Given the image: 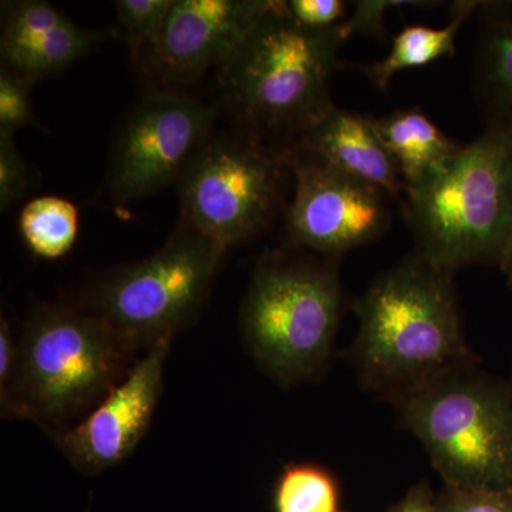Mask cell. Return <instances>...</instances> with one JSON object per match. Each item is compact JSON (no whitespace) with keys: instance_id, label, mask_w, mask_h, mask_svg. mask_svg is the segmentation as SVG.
I'll return each mask as SVG.
<instances>
[{"instance_id":"cell-1","label":"cell","mask_w":512,"mask_h":512,"mask_svg":"<svg viewBox=\"0 0 512 512\" xmlns=\"http://www.w3.org/2000/svg\"><path fill=\"white\" fill-rule=\"evenodd\" d=\"M453 276L413 252L357 299L350 360L370 392L394 404L473 367Z\"/></svg>"},{"instance_id":"cell-2","label":"cell","mask_w":512,"mask_h":512,"mask_svg":"<svg viewBox=\"0 0 512 512\" xmlns=\"http://www.w3.org/2000/svg\"><path fill=\"white\" fill-rule=\"evenodd\" d=\"M345 20L328 29L303 28L286 13L285 2H272L217 70L222 99L242 133L266 146L284 140L285 148L335 106L330 83L350 37Z\"/></svg>"},{"instance_id":"cell-3","label":"cell","mask_w":512,"mask_h":512,"mask_svg":"<svg viewBox=\"0 0 512 512\" xmlns=\"http://www.w3.org/2000/svg\"><path fill=\"white\" fill-rule=\"evenodd\" d=\"M400 202L427 264L450 275L500 266L512 232V136L485 127Z\"/></svg>"},{"instance_id":"cell-4","label":"cell","mask_w":512,"mask_h":512,"mask_svg":"<svg viewBox=\"0 0 512 512\" xmlns=\"http://www.w3.org/2000/svg\"><path fill=\"white\" fill-rule=\"evenodd\" d=\"M138 352L103 320L73 306L43 305L23 326L2 414L73 426L126 377Z\"/></svg>"},{"instance_id":"cell-5","label":"cell","mask_w":512,"mask_h":512,"mask_svg":"<svg viewBox=\"0 0 512 512\" xmlns=\"http://www.w3.org/2000/svg\"><path fill=\"white\" fill-rule=\"evenodd\" d=\"M296 251L262 256L241 309L249 352L284 387L325 369L342 315L338 259Z\"/></svg>"},{"instance_id":"cell-6","label":"cell","mask_w":512,"mask_h":512,"mask_svg":"<svg viewBox=\"0 0 512 512\" xmlns=\"http://www.w3.org/2000/svg\"><path fill=\"white\" fill-rule=\"evenodd\" d=\"M394 406L444 484L512 495V386L467 367Z\"/></svg>"},{"instance_id":"cell-7","label":"cell","mask_w":512,"mask_h":512,"mask_svg":"<svg viewBox=\"0 0 512 512\" xmlns=\"http://www.w3.org/2000/svg\"><path fill=\"white\" fill-rule=\"evenodd\" d=\"M227 249L180 222L156 254L103 276L82 308L136 352L173 340L197 318Z\"/></svg>"},{"instance_id":"cell-8","label":"cell","mask_w":512,"mask_h":512,"mask_svg":"<svg viewBox=\"0 0 512 512\" xmlns=\"http://www.w3.org/2000/svg\"><path fill=\"white\" fill-rule=\"evenodd\" d=\"M281 151L241 133L211 137L178 181L181 222L228 249L274 222L284 202Z\"/></svg>"},{"instance_id":"cell-9","label":"cell","mask_w":512,"mask_h":512,"mask_svg":"<svg viewBox=\"0 0 512 512\" xmlns=\"http://www.w3.org/2000/svg\"><path fill=\"white\" fill-rule=\"evenodd\" d=\"M295 190L286 214L292 248L328 258L365 247L389 228L387 197L299 146L281 150Z\"/></svg>"},{"instance_id":"cell-10","label":"cell","mask_w":512,"mask_h":512,"mask_svg":"<svg viewBox=\"0 0 512 512\" xmlns=\"http://www.w3.org/2000/svg\"><path fill=\"white\" fill-rule=\"evenodd\" d=\"M217 116L214 107L177 92L153 93L138 101L121 123L111 151V200H138L178 183L210 140Z\"/></svg>"},{"instance_id":"cell-11","label":"cell","mask_w":512,"mask_h":512,"mask_svg":"<svg viewBox=\"0 0 512 512\" xmlns=\"http://www.w3.org/2000/svg\"><path fill=\"white\" fill-rule=\"evenodd\" d=\"M171 340L138 357L126 377L83 419L56 431L64 457L84 474H99L126 460L143 440L164 389Z\"/></svg>"},{"instance_id":"cell-12","label":"cell","mask_w":512,"mask_h":512,"mask_svg":"<svg viewBox=\"0 0 512 512\" xmlns=\"http://www.w3.org/2000/svg\"><path fill=\"white\" fill-rule=\"evenodd\" d=\"M274 0H173L160 40L143 66L173 86L220 69L271 9Z\"/></svg>"},{"instance_id":"cell-13","label":"cell","mask_w":512,"mask_h":512,"mask_svg":"<svg viewBox=\"0 0 512 512\" xmlns=\"http://www.w3.org/2000/svg\"><path fill=\"white\" fill-rule=\"evenodd\" d=\"M114 30H92L76 25L60 10L43 0H20L3 8V66L37 80L63 72Z\"/></svg>"},{"instance_id":"cell-14","label":"cell","mask_w":512,"mask_h":512,"mask_svg":"<svg viewBox=\"0 0 512 512\" xmlns=\"http://www.w3.org/2000/svg\"><path fill=\"white\" fill-rule=\"evenodd\" d=\"M291 146L312 151L387 197L403 200L406 185L402 174L370 117L333 106Z\"/></svg>"},{"instance_id":"cell-15","label":"cell","mask_w":512,"mask_h":512,"mask_svg":"<svg viewBox=\"0 0 512 512\" xmlns=\"http://www.w3.org/2000/svg\"><path fill=\"white\" fill-rule=\"evenodd\" d=\"M477 18L474 94L487 127L512 136V2H481Z\"/></svg>"},{"instance_id":"cell-16","label":"cell","mask_w":512,"mask_h":512,"mask_svg":"<svg viewBox=\"0 0 512 512\" xmlns=\"http://www.w3.org/2000/svg\"><path fill=\"white\" fill-rule=\"evenodd\" d=\"M373 120L380 140L399 167L406 191L423 183L461 147L417 107Z\"/></svg>"},{"instance_id":"cell-17","label":"cell","mask_w":512,"mask_h":512,"mask_svg":"<svg viewBox=\"0 0 512 512\" xmlns=\"http://www.w3.org/2000/svg\"><path fill=\"white\" fill-rule=\"evenodd\" d=\"M481 2H454L451 6L450 22L443 28L431 26H406L393 37L392 47L382 60L359 67L370 83L384 92L397 73L416 69L453 56L460 29L480 8Z\"/></svg>"},{"instance_id":"cell-18","label":"cell","mask_w":512,"mask_h":512,"mask_svg":"<svg viewBox=\"0 0 512 512\" xmlns=\"http://www.w3.org/2000/svg\"><path fill=\"white\" fill-rule=\"evenodd\" d=\"M19 231L32 254L43 259L63 258L76 242L79 212L64 198H35L20 212Z\"/></svg>"},{"instance_id":"cell-19","label":"cell","mask_w":512,"mask_h":512,"mask_svg":"<svg viewBox=\"0 0 512 512\" xmlns=\"http://www.w3.org/2000/svg\"><path fill=\"white\" fill-rule=\"evenodd\" d=\"M274 512H346L338 478L315 463H291L279 474Z\"/></svg>"},{"instance_id":"cell-20","label":"cell","mask_w":512,"mask_h":512,"mask_svg":"<svg viewBox=\"0 0 512 512\" xmlns=\"http://www.w3.org/2000/svg\"><path fill=\"white\" fill-rule=\"evenodd\" d=\"M173 0H120L116 2L120 37L134 63L157 45Z\"/></svg>"},{"instance_id":"cell-21","label":"cell","mask_w":512,"mask_h":512,"mask_svg":"<svg viewBox=\"0 0 512 512\" xmlns=\"http://www.w3.org/2000/svg\"><path fill=\"white\" fill-rule=\"evenodd\" d=\"M35 80L9 67L0 72V137H13L20 127L37 126L32 90Z\"/></svg>"},{"instance_id":"cell-22","label":"cell","mask_w":512,"mask_h":512,"mask_svg":"<svg viewBox=\"0 0 512 512\" xmlns=\"http://www.w3.org/2000/svg\"><path fill=\"white\" fill-rule=\"evenodd\" d=\"M32 187L29 165L20 156L13 137H0V210L8 211Z\"/></svg>"},{"instance_id":"cell-23","label":"cell","mask_w":512,"mask_h":512,"mask_svg":"<svg viewBox=\"0 0 512 512\" xmlns=\"http://www.w3.org/2000/svg\"><path fill=\"white\" fill-rule=\"evenodd\" d=\"M436 505L437 512H512V495L444 485Z\"/></svg>"},{"instance_id":"cell-24","label":"cell","mask_w":512,"mask_h":512,"mask_svg":"<svg viewBox=\"0 0 512 512\" xmlns=\"http://www.w3.org/2000/svg\"><path fill=\"white\" fill-rule=\"evenodd\" d=\"M286 13L308 29H328L345 20L348 3L342 0H288Z\"/></svg>"},{"instance_id":"cell-25","label":"cell","mask_w":512,"mask_h":512,"mask_svg":"<svg viewBox=\"0 0 512 512\" xmlns=\"http://www.w3.org/2000/svg\"><path fill=\"white\" fill-rule=\"evenodd\" d=\"M350 18H346V28L350 37L353 35H367L383 37L386 35L384 28V15L392 8H407V6L427 5L421 2H403V0H362L355 3Z\"/></svg>"},{"instance_id":"cell-26","label":"cell","mask_w":512,"mask_h":512,"mask_svg":"<svg viewBox=\"0 0 512 512\" xmlns=\"http://www.w3.org/2000/svg\"><path fill=\"white\" fill-rule=\"evenodd\" d=\"M18 339L15 338L12 326L3 318L0 322V397L8 393L13 369H15Z\"/></svg>"},{"instance_id":"cell-27","label":"cell","mask_w":512,"mask_h":512,"mask_svg":"<svg viewBox=\"0 0 512 512\" xmlns=\"http://www.w3.org/2000/svg\"><path fill=\"white\" fill-rule=\"evenodd\" d=\"M387 512H437L436 495L429 484L414 485L402 500Z\"/></svg>"},{"instance_id":"cell-28","label":"cell","mask_w":512,"mask_h":512,"mask_svg":"<svg viewBox=\"0 0 512 512\" xmlns=\"http://www.w3.org/2000/svg\"><path fill=\"white\" fill-rule=\"evenodd\" d=\"M501 271L507 276L508 284L512 285V232L507 251H505L503 262L500 265Z\"/></svg>"}]
</instances>
